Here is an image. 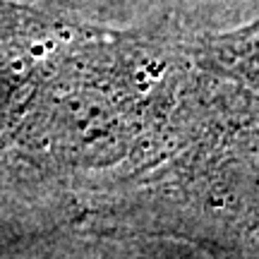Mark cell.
I'll return each instance as SVG.
<instances>
[{
    "label": "cell",
    "instance_id": "6da1fadb",
    "mask_svg": "<svg viewBox=\"0 0 259 259\" xmlns=\"http://www.w3.org/2000/svg\"><path fill=\"white\" fill-rule=\"evenodd\" d=\"M233 51H235L238 60L245 67H250V72L259 74V22L247 31L238 34V41H235Z\"/></svg>",
    "mask_w": 259,
    "mask_h": 259
}]
</instances>
